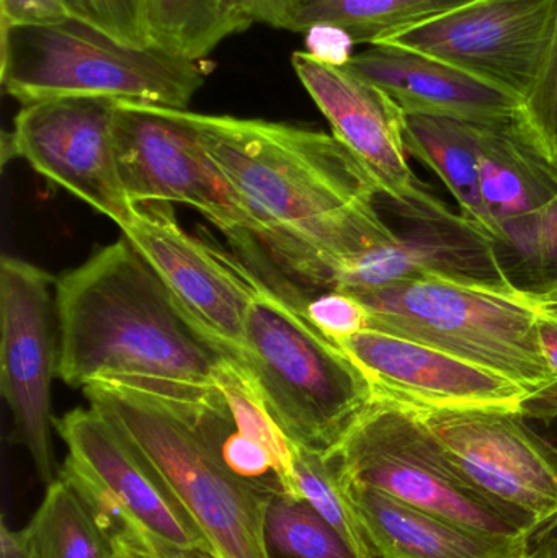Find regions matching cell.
Returning <instances> with one entry per match:
<instances>
[{
  "label": "cell",
  "instance_id": "obj_1",
  "mask_svg": "<svg viewBox=\"0 0 557 558\" xmlns=\"http://www.w3.org/2000/svg\"><path fill=\"white\" fill-rule=\"evenodd\" d=\"M265 232L288 274L332 289L366 252L395 241L378 186L334 134L288 123L177 110Z\"/></svg>",
  "mask_w": 557,
  "mask_h": 558
},
{
  "label": "cell",
  "instance_id": "obj_2",
  "mask_svg": "<svg viewBox=\"0 0 557 558\" xmlns=\"http://www.w3.org/2000/svg\"><path fill=\"white\" fill-rule=\"evenodd\" d=\"M55 295L58 376L72 389L117 383L182 399L218 386L232 360L126 238L62 275Z\"/></svg>",
  "mask_w": 557,
  "mask_h": 558
},
{
  "label": "cell",
  "instance_id": "obj_3",
  "mask_svg": "<svg viewBox=\"0 0 557 558\" xmlns=\"http://www.w3.org/2000/svg\"><path fill=\"white\" fill-rule=\"evenodd\" d=\"M254 284L241 366L294 445L330 452L375 399L372 384L306 304L257 274Z\"/></svg>",
  "mask_w": 557,
  "mask_h": 558
},
{
  "label": "cell",
  "instance_id": "obj_4",
  "mask_svg": "<svg viewBox=\"0 0 557 558\" xmlns=\"http://www.w3.org/2000/svg\"><path fill=\"white\" fill-rule=\"evenodd\" d=\"M370 328L487 367L529 392L555 380L543 351V308L513 282L424 277L352 292Z\"/></svg>",
  "mask_w": 557,
  "mask_h": 558
},
{
  "label": "cell",
  "instance_id": "obj_5",
  "mask_svg": "<svg viewBox=\"0 0 557 558\" xmlns=\"http://www.w3.org/2000/svg\"><path fill=\"white\" fill-rule=\"evenodd\" d=\"M2 87L23 105L101 97L186 110L208 77V62L134 48L68 15L36 25L0 23Z\"/></svg>",
  "mask_w": 557,
  "mask_h": 558
},
{
  "label": "cell",
  "instance_id": "obj_6",
  "mask_svg": "<svg viewBox=\"0 0 557 558\" xmlns=\"http://www.w3.org/2000/svg\"><path fill=\"white\" fill-rule=\"evenodd\" d=\"M88 405L149 462L211 547L213 558H268L267 495L225 468L208 442L169 403L136 387H85Z\"/></svg>",
  "mask_w": 557,
  "mask_h": 558
},
{
  "label": "cell",
  "instance_id": "obj_7",
  "mask_svg": "<svg viewBox=\"0 0 557 558\" xmlns=\"http://www.w3.org/2000/svg\"><path fill=\"white\" fill-rule=\"evenodd\" d=\"M327 454L343 482L376 488L477 533L533 541L545 531L476 490L421 420L388 400L375 397Z\"/></svg>",
  "mask_w": 557,
  "mask_h": 558
},
{
  "label": "cell",
  "instance_id": "obj_8",
  "mask_svg": "<svg viewBox=\"0 0 557 558\" xmlns=\"http://www.w3.org/2000/svg\"><path fill=\"white\" fill-rule=\"evenodd\" d=\"M69 449L59 469L108 541L131 537L179 549L211 547L149 462L97 410L74 409L55 418Z\"/></svg>",
  "mask_w": 557,
  "mask_h": 558
},
{
  "label": "cell",
  "instance_id": "obj_9",
  "mask_svg": "<svg viewBox=\"0 0 557 558\" xmlns=\"http://www.w3.org/2000/svg\"><path fill=\"white\" fill-rule=\"evenodd\" d=\"M118 167L133 205L179 203L202 213L251 254L265 232L234 186L173 108L118 101Z\"/></svg>",
  "mask_w": 557,
  "mask_h": 558
},
{
  "label": "cell",
  "instance_id": "obj_10",
  "mask_svg": "<svg viewBox=\"0 0 557 558\" xmlns=\"http://www.w3.org/2000/svg\"><path fill=\"white\" fill-rule=\"evenodd\" d=\"M301 84L332 128V134L365 167L379 193L411 225L464 222L415 175L404 143V111L347 65L307 51L291 56Z\"/></svg>",
  "mask_w": 557,
  "mask_h": 558
},
{
  "label": "cell",
  "instance_id": "obj_11",
  "mask_svg": "<svg viewBox=\"0 0 557 558\" xmlns=\"http://www.w3.org/2000/svg\"><path fill=\"white\" fill-rule=\"evenodd\" d=\"M412 413L476 490L542 530L557 524V448L519 412Z\"/></svg>",
  "mask_w": 557,
  "mask_h": 558
},
{
  "label": "cell",
  "instance_id": "obj_12",
  "mask_svg": "<svg viewBox=\"0 0 557 558\" xmlns=\"http://www.w3.org/2000/svg\"><path fill=\"white\" fill-rule=\"evenodd\" d=\"M55 278L3 255L0 264V389L16 436L32 456L39 481L58 478L51 445L52 379L58 374L59 331Z\"/></svg>",
  "mask_w": 557,
  "mask_h": 558
},
{
  "label": "cell",
  "instance_id": "obj_13",
  "mask_svg": "<svg viewBox=\"0 0 557 558\" xmlns=\"http://www.w3.org/2000/svg\"><path fill=\"white\" fill-rule=\"evenodd\" d=\"M118 101L62 97L23 105L3 157L25 160L48 182L110 218L120 228L133 211L118 167L114 120Z\"/></svg>",
  "mask_w": 557,
  "mask_h": 558
},
{
  "label": "cell",
  "instance_id": "obj_14",
  "mask_svg": "<svg viewBox=\"0 0 557 558\" xmlns=\"http://www.w3.org/2000/svg\"><path fill=\"white\" fill-rule=\"evenodd\" d=\"M556 23L557 0H473L379 45L440 59L525 100Z\"/></svg>",
  "mask_w": 557,
  "mask_h": 558
},
{
  "label": "cell",
  "instance_id": "obj_15",
  "mask_svg": "<svg viewBox=\"0 0 557 558\" xmlns=\"http://www.w3.org/2000/svg\"><path fill=\"white\" fill-rule=\"evenodd\" d=\"M120 229L199 330L242 364L254 271L183 231L169 203L134 206Z\"/></svg>",
  "mask_w": 557,
  "mask_h": 558
},
{
  "label": "cell",
  "instance_id": "obj_16",
  "mask_svg": "<svg viewBox=\"0 0 557 558\" xmlns=\"http://www.w3.org/2000/svg\"><path fill=\"white\" fill-rule=\"evenodd\" d=\"M337 343L363 371L373 396L412 412H519L530 393L502 374L388 331L366 328Z\"/></svg>",
  "mask_w": 557,
  "mask_h": 558
},
{
  "label": "cell",
  "instance_id": "obj_17",
  "mask_svg": "<svg viewBox=\"0 0 557 558\" xmlns=\"http://www.w3.org/2000/svg\"><path fill=\"white\" fill-rule=\"evenodd\" d=\"M404 113L491 124L520 117L523 100L463 69L412 49L372 45L347 62Z\"/></svg>",
  "mask_w": 557,
  "mask_h": 558
},
{
  "label": "cell",
  "instance_id": "obj_18",
  "mask_svg": "<svg viewBox=\"0 0 557 558\" xmlns=\"http://www.w3.org/2000/svg\"><path fill=\"white\" fill-rule=\"evenodd\" d=\"M424 277L513 282L499 245L467 222H421L347 265L332 289L362 292Z\"/></svg>",
  "mask_w": 557,
  "mask_h": 558
},
{
  "label": "cell",
  "instance_id": "obj_19",
  "mask_svg": "<svg viewBox=\"0 0 557 558\" xmlns=\"http://www.w3.org/2000/svg\"><path fill=\"white\" fill-rule=\"evenodd\" d=\"M481 195L496 221L502 245H516L557 195V170L538 149L520 117L480 123Z\"/></svg>",
  "mask_w": 557,
  "mask_h": 558
},
{
  "label": "cell",
  "instance_id": "obj_20",
  "mask_svg": "<svg viewBox=\"0 0 557 558\" xmlns=\"http://www.w3.org/2000/svg\"><path fill=\"white\" fill-rule=\"evenodd\" d=\"M343 485L379 558H525L535 541L477 533L376 488Z\"/></svg>",
  "mask_w": 557,
  "mask_h": 558
},
{
  "label": "cell",
  "instance_id": "obj_21",
  "mask_svg": "<svg viewBox=\"0 0 557 558\" xmlns=\"http://www.w3.org/2000/svg\"><path fill=\"white\" fill-rule=\"evenodd\" d=\"M404 143L453 196L458 215L487 241L502 245V234L483 202L480 185V123L404 113Z\"/></svg>",
  "mask_w": 557,
  "mask_h": 558
},
{
  "label": "cell",
  "instance_id": "obj_22",
  "mask_svg": "<svg viewBox=\"0 0 557 558\" xmlns=\"http://www.w3.org/2000/svg\"><path fill=\"white\" fill-rule=\"evenodd\" d=\"M473 0H294L290 32L334 28L353 45H379L411 26Z\"/></svg>",
  "mask_w": 557,
  "mask_h": 558
},
{
  "label": "cell",
  "instance_id": "obj_23",
  "mask_svg": "<svg viewBox=\"0 0 557 558\" xmlns=\"http://www.w3.org/2000/svg\"><path fill=\"white\" fill-rule=\"evenodd\" d=\"M147 48L186 61L206 56L239 33L221 0H141Z\"/></svg>",
  "mask_w": 557,
  "mask_h": 558
},
{
  "label": "cell",
  "instance_id": "obj_24",
  "mask_svg": "<svg viewBox=\"0 0 557 558\" xmlns=\"http://www.w3.org/2000/svg\"><path fill=\"white\" fill-rule=\"evenodd\" d=\"M25 534L33 558H113L107 534L59 477L46 487Z\"/></svg>",
  "mask_w": 557,
  "mask_h": 558
},
{
  "label": "cell",
  "instance_id": "obj_25",
  "mask_svg": "<svg viewBox=\"0 0 557 558\" xmlns=\"http://www.w3.org/2000/svg\"><path fill=\"white\" fill-rule=\"evenodd\" d=\"M268 558H360L303 497L270 495L264 511Z\"/></svg>",
  "mask_w": 557,
  "mask_h": 558
},
{
  "label": "cell",
  "instance_id": "obj_26",
  "mask_svg": "<svg viewBox=\"0 0 557 558\" xmlns=\"http://www.w3.org/2000/svg\"><path fill=\"white\" fill-rule=\"evenodd\" d=\"M294 482L304 500L352 546L360 558H379L368 531L327 452L294 445Z\"/></svg>",
  "mask_w": 557,
  "mask_h": 558
},
{
  "label": "cell",
  "instance_id": "obj_27",
  "mask_svg": "<svg viewBox=\"0 0 557 558\" xmlns=\"http://www.w3.org/2000/svg\"><path fill=\"white\" fill-rule=\"evenodd\" d=\"M500 255L513 284L543 311L557 312V195L530 231Z\"/></svg>",
  "mask_w": 557,
  "mask_h": 558
},
{
  "label": "cell",
  "instance_id": "obj_28",
  "mask_svg": "<svg viewBox=\"0 0 557 558\" xmlns=\"http://www.w3.org/2000/svg\"><path fill=\"white\" fill-rule=\"evenodd\" d=\"M520 123L557 170V23L535 84L523 100Z\"/></svg>",
  "mask_w": 557,
  "mask_h": 558
},
{
  "label": "cell",
  "instance_id": "obj_29",
  "mask_svg": "<svg viewBox=\"0 0 557 558\" xmlns=\"http://www.w3.org/2000/svg\"><path fill=\"white\" fill-rule=\"evenodd\" d=\"M69 15L134 48H147L141 0H64Z\"/></svg>",
  "mask_w": 557,
  "mask_h": 558
},
{
  "label": "cell",
  "instance_id": "obj_30",
  "mask_svg": "<svg viewBox=\"0 0 557 558\" xmlns=\"http://www.w3.org/2000/svg\"><path fill=\"white\" fill-rule=\"evenodd\" d=\"M306 312L320 331L340 341L370 328V314L352 292L329 289L307 302Z\"/></svg>",
  "mask_w": 557,
  "mask_h": 558
},
{
  "label": "cell",
  "instance_id": "obj_31",
  "mask_svg": "<svg viewBox=\"0 0 557 558\" xmlns=\"http://www.w3.org/2000/svg\"><path fill=\"white\" fill-rule=\"evenodd\" d=\"M519 413L557 448V379L530 392Z\"/></svg>",
  "mask_w": 557,
  "mask_h": 558
},
{
  "label": "cell",
  "instance_id": "obj_32",
  "mask_svg": "<svg viewBox=\"0 0 557 558\" xmlns=\"http://www.w3.org/2000/svg\"><path fill=\"white\" fill-rule=\"evenodd\" d=\"M0 23L36 25L69 15L64 0H0Z\"/></svg>",
  "mask_w": 557,
  "mask_h": 558
},
{
  "label": "cell",
  "instance_id": "obj_33",
  "mask_svg": "<svg viewBox=\"0 0 557 558\" xmlns=\"http://www.w3.org/2000/svg\"><path fill=\"white\" fill-rule=\"evenodd\" d=\"M221 3L239 33L254 23L284 28L283 12L277 0H221Z\"/></svg>",
  "mask_w": 557,
  "mask_h": 558
},
{
  "label": "cell",
  "instance_id": "obj_34",
  "mask_svg": "<svg viewBox=\"0 0 557 558\" xmlns=\"http://www.w3.org/2000/svg\"><path fill=\"white\" fill-rule=\"evenodd\" d=\"M307 35V52L330 62V64L346 65L355 52H352L353 43L349 36L343 35L339 29L313 28Z\"/></svg>",
  "mask_w": 557,
  "mask_h": 558
},
{
  "label": "cell",
  "instance_id": "obj_35",
  "mask_svg": "<svg viewBox=\"0 0 557 558\" xmlns=\"http://www.w3.org/2000/svg\"><path fill=\"white\" fill-rule=\"evenodd\" d=\"M540 337L543 351L557 379V312L543 311L540 317Z\"/></svg>",
  "mask_w": 557,
  "mask_h": 558
},
{
  "label": "cell",
  "instance_id": "obj_36",
  "mask_svg": "<svg viewBox=\"0 0 557 558\" xmlns=\"http://www.w3.org/2000/svg\"><path fill=\"white\" fill-rule=\"evenodd\" d=\"M134 544L141 556L144 558H213L209 554L202 550L179 549V547L164 546L150 541H134L126 537Z\"/></svg>",
  "mask_w": 557,
  "mask_h": 558
},
{
  "label": "cell",
  "instance_id": "obj_37",
  "mask_svg": "<svg viewBox=\"0 0 557 558\" xmlns=\"http://www.w3.org/2000/svg\"><path fill=\"white\" fill-rule=\"evenodd\" d=\"M0 558H33L29 550L28 539H26L25 530L10 531L5 523H2L0 530Z\"/></svg>",
  "mask_w": 557,
  "mask_h": 558
},
{
  "label": "cell",
  "instance_id": "obj_38",
  "mask_svg": "<svg viewBox=\"0 0 557 558\" xmlns=\"http://www.w3.org/2000/svg\"><path fill=\"white\" fill-rule=\"evenodd\" d=\"M525 558H557V524L540 533Z\"/></svg>",
  "mask_w": 557,
  "mask_h": 558
},
{
  "label": "cell",
  "instance_id": "obj_39",
  "mask_svg": "<svg viewBox=\"0 0 557 558\" xmlns=\"http://www.w3.org/2000/svg\"><path fill=\"white\" fill-rule=\"evenodd\" d=\"M111 549H113L114 558H144L126 537H118V539L111 541Z\"/></svg>",
  "mask_w": 557,
  "mask_h": 558
},
{
  "label": "cell",
  "instance_id": "obj_40",
  "mask_svg": "<svg viewBox=\"0 0 557 558\" xmlns=\"http://www.w3.org/2000/svg\"><path fill=\"white\" fill-rule=\"evenodd\" d=\"M277 2H278V5H280L281 12H283L284 28H287L288 16H290L291 7H293L294 0H277Z\"/></svg>",
  "mask_w": 557,
  "mask_h": 558
},
{
  "label": "cell",
  "instance_id": "obj_41",
  "mask_svg": "<svg viewBox=\"0 0 557 558\" xmlns=\"http://www.w3.org/2000/svg\"><path fill=\"white\" fill-rule=\"evenodd\" d=\"M114 558V557H113Z\"/></svg>",
  "mask_w": 557,
  "mask_h": 558
}]
</instances>
